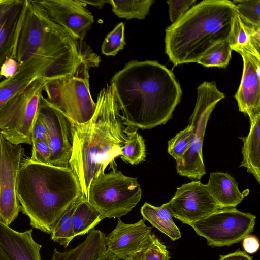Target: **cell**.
I'll use <instances>...</instances> for the list:
<instances>
[{"instance_id": "cell-1", "label": "cell", "mask_w": 260, "mask_h": 260, "mask_svg": "<svg viewBox=\"0 0 260 260\" xmlns=\"http://www.w3.org/2000/svg\"><path fill=\"white\" fill-rule=\"evenodd\" d=\"M111 85L123 125L137 129L166 124L182 94L173 72L155 60L129 61Z\"/></svg>"}, {"instance_id": "cell-2", "label": "cell", "mask_w": 260, "mask_h": 260, "mask_svg": "<svg viewBox=\"0 0 260 260\" xmlns=\"http://www.w3.org/2000/svg\"><path fill=\"white\" fill-rule=\"evenodd\" d=\"M70 122L72 150L69 168L79 180L82 196L87 198L94 178L104 174L109 165L112 170L117 169L115 158L120 156L127 138L111 85L100 91L95 112L88 121Z\"/></svg>"}, {"instance_id": "cell-3", "label": "cell", "mask_w": 260, "mask_h": 260, "mask_svg": "<svg viewBox=\"0 0 260 260\" xmlns=\"http://www.w3.org/2000/svg\"><path fill=\"white\" fill-rule=\"evenodd\" d=\"M16 195L30 226L51 234L82 191L77 177L70 168L25 158L21 160L17 177Z\"/></svg>"}, {"instance_id": "cell-4", "label": "cell", "mask_w": 260, "mask_h": 260, "mask_svg": "<svg viewBox=\"0 0 260 260\" xmlns=\"http://www.w3.org/2000/svg\"><path fill=\"white\" fill-rule=\"evenodd\" d=\"M82 43L53 21L36 1L27 0L14 58L21 64L38 57L52 64L56 78L71 76L82 65L95 67L100 62Z\"/></svg>"}, {"instance_id": "cell-5", "label": "cell", "mask_w": 260, "mask_h": 260, "mask_svg": "<svg viewBox=\"0 0 260 260\" xmlns=\"http://www.w3.org/2000/svg\"><path fill=\"white\" fill-rule=\"evenodd\" d=\"M228 0H205L166 29L165 52L174 66L197 62L216 44L228 40L236 15Z\"/></svg>"}, {"instance_id": "cell-6", "label": "cell", "mask_w": 260, "mask_h": 260, "mask_svg": "<svg viewBox=\"0 0 260 260\" xmlns=\"http://www.w3.org/2000/svg\"><path fill=\"white\" fill-rule=\"evenodd\" d=\"M141 197L137 178L115 169L92 180L87 199L104 218L118 219L131 211Z\"/></svg>"}, {"instance_id": "cell-7", "label": "cell", "mask_w": 260, "mask_h": 260, "mask_svg": "<svg viewBox=\"0 0 260 260\" xmlns=\"http://www.w3.org/2000/svg\"><path fill=\"white\" fill-rule=\"evenodd\" d=\"M224 98V93L218 89L214 82L205 81L198 86L196 103L189 119L192 127L190 146L176 165L180 175L200 180L206 174L202 154L205 130L212 111Z\"/></svg>"}, {"instance_id": "cell-8", "label": "cell", "mask_w": 260, "mask_h": 260, "mask_svg": "<svg viewBox=\"0 0 260 260\" xmlns=\"http://www.w3.org/2000/svg\"><path fill=\"white\" fill-rule=\"evenodd\" d=\"M44 83V78H37L0 110V133L7 141L32 145L31 129Z\"/></svg>"}, {"instance_id": "cell-9", "label": "cell", "mask_w": 260, "mask_h": 260, "mask_svg": "<svg viewBox=\"0 0 260 260\" xmlns=\"http://www.w3.org/2000/svg\"><path fill=\"white\" fill-rule=\"evenodd\" d=\"M256 217L236 208L219 209L193 223L196 234L207 240L208 245L231 246L239 243L254 229Z\"/></svg>"}, {"instance_id": "cell-10", "label": "cell", "mask_w": 260, "mask_h": 260, "mask_svg": "<svg viewBox=\"0 0 260 260\" xmlns=\"http://www.w3.org/2000/svg\"><path fill=\"white\" fill-rule=\"evenodd\" d=\"M24 155L23 147L7 141L0 133V222L8 226L21 211L16 180Z\"/></svg>"}, {"instance_id": "cell-11", "label": "cell", "mask_w": 260, "mask_h": 260, "mask_svg": "<svg viewBox=\"0 0 260 260\" xmlns=\"http://www.w3.org/2000/svg\"><path fill=\"white\" fill-rule=\"evenodd\" d=\"M90 67V65L83 64L73 75L59 77V110L77 124L88 121L96 109V102L89 89L88 71Z\"/></svg>"}, {"instance_id": "cell-12", "label": "cell", "mask_w": 260, "mask_h": 260, "mask_svg": "<svg viewBox=\"0 0 260 260\" xmlns=\"http://www.w3.org/2000/svg\"><path fill=\"white\" fill-rule=\"evenodd\" d=\"M37 113L47 128L51 153L48 164L69 168L72 150V134L70 119L42 96Z\"/></svg>"}, {"instance_id": "cell-13", "label": "cell", "mask_w": 260, "mask_h": 260, "mask_svg": "<svg viewBox=\"0 0 260 260\" xmlns=\"http://www.w3.org/2000/svg\"><path fill=\"white\" fill-rule=\"evenodd\" d=\"M168 204L172 216L189 225L220 209L206 184L200 181L177 187Z\"/></svg>"}, {"instance_id": "cell-14", "label": "cell", "mask_w": 260, "mask_h": 260, "mask_svg": "<svg viewBox=\"0 0 260 260\" xmlns=\"http://www.w3.org/2000/svg\"><path fill=\"white\" fill-rule=\"evenodd\" d=\"M49 17L77 40L83 42L94 21L83 0L36 1Z\"/></svg>"}, {"instance_id": "cell-15", "label": "cell", "mask_w": 260, "mask_h": 260, "mask_svg": "<svg viewBox=\"0 0 260 260\" xmlns=\"http://www.w3.org/2000/svg\"><path fill=\"white\" fill-rule=\"evenodd\" d=\"M145 220L142 219L136 223L127 224L118 218L116 228L105 236L107 249L117 260H125L142 248L150 239L152 228L147 226Z\"/></svg>"}, {"instance_id": "cell-16", "label": "cell", "mask_w": 260, "mask_h": 260, "mask_svg": "<svg viewBox=\"0 0 260 260\" xmlns=\"http://www.w3.org/2000/svg\"><path fill=\"white\" fill-rule=\"evenodd\" d=\"M27 3V0H0V68L7 58H14Z\"/></svg>"}, {"instance_id": "cell-17", "label": "cell", "mask_w": 260, "mask_h": 260, "mask_svg": "<svg viewBox=\"0 0 260 260\" xmlns=\"http://www.w3.org/2000/svg\"><path fill=\"white\" fill-rule=\"evenodd\" d=\"M243 69L242 79L234 97L239 111L248 116L260 112V55L241 52Z\"/></svg>"}, {"instance_id": "cell-18", "label": "cell", "mask_w": 260, "mask_h": 260, "mask_svg": "<svg viewBox=\"0 0 260 260\" xmlns=\"http://www.w3.org/2000/svg\"><path fill=\"white\" fill-rule=\"evenodd\" d=\"M39 77L44 79L56 78L50 62L32 56L20 64L17 72L12 77L0 81V110L9 100Z\"/></svg>"}, {"instance_id": "cell-19", "label": "cell", "mask_w": 260, "mask_h": 260, "mask_svg": "<svg viewBox=\"0 0 260 260\" xmlns=\"http://www.w3.org/2000/svg\"><path fill=\"white\" fill-rule=\"evenodd\" d=\"M32 229L18 232L0 222V249L8 260H42Z\"/></svg>"}, {"instance_id": "cell-20", "label": "cell", "mask_w": 260, "mask_h": 260, "mask_svg": "<svg viewBox=\"0 0 260 260\" xmlns=\"http://www.w3.org/2000/svg\"><path fill=\"white\" fill-rule=\"evenodd\" d=\"M206 186L220 209L236 208L249 193L248 189L241 192L235 178L227 173H211Z\"/></svg>"}, {"instance_id": "cell-21", "label": "cell", "mask_w": 260, "mask_h": 260, "mask_svg": "<svg viewBox=\"0 0 260 260\" xmlns=\"http://www.w3.org/2000/svg\"><path fill=\"white\" fill-rule=\"evenodd\" d=\"M250 131L245 137H239L243 142V160L240 167L246 168L260 183V112L249 116Z\"/></svg>"}, {"instance_id": "cell-22", "label": "cell", "mask_w": 260, "mask_h": 260, "mask_svg": "<svg viewBox=\"0 0 260 260\" xmlns=\"http://www.w3.org/2000/svg\"><path fill=\"white\" fill-rule=\"evenodd\" d=\"M105 234L94 229L89 232L85 240L76 247L60 252L55 249L51 260H95L107 250Z\"/></svg>"}, {"instance_id": "cell-23", "label": "cell", "mask_w": 260, "mask_h": 260, "mask_svg": "<svg viewBox=\"0 0 260 260\" xmlns=\"http://www.w3.org/2000/svg\"><path fill=\"white\" fill-rule=\"evenodd\" d=\"M232 50L260 54V27L245 21L238 14L235 16L228 39Z\"/></svg>"}, {"instance_id": "cell-24", "label": "cell", "mask_w": 260, "mask_h": 260, "mask_svg": "<svg viewBox=\"0 0 260 260\" xmlns=\"http://www.w3.org/2000/svg\"><path fill=\"white\" fill-rule=\"evenodd\" d=\"M144 220L148 221L153 227L168 236L172 241L180 239L181 234L174 223L168 203L156 207L145 203L141 208Z\"/></svg>"}, {"instance_id": "cell-25", "label": "cell", "mask_w": 260, "mask_h": 260, "mask_svg": "<svg viewBox=\"0 0 260 260\" xmlns=\"http://www.w3.org/2000/svg\"><path fill=\"white\" fill-rule=\"evenodd\" d=\"M104 218L82 195L72 216L75 236L88 234Z\"/></svg>"}, {"instance_id": "cell-26", "label": "cell", "mask_w": 260, "mask_h": 260, "mask_svg": "<svg viewBox=\"0 0 260 260\" xmlns=\"http://www.w3.org/2000/svg\"><path fill=\"white\" fill-rule=\"evenodd\" d=\"M153 3V0L108 1L117 17L127 20L145 19Z\"/></svg>"}, {"instance_id": "cell-27", "label": "cell", "mask_w": 260, "mask_h": 260, "mask_svg": "<svg viewBox=\"0 0 260 260\" xmlns=\"http://www.w3.org/2000/svg\"><path fill=\"white\" fill-rule=\"evenodd\" d=\"M125 133L127 138L121 148L120 158L125 162L138 165L144 161L146 157L144 140L136 128H126Z\"/></svg>"}, {"instance_id": "cell-28", "label": "cell", "mask_w": 260, "mask_h": 260, "mask_svg": "<svg viewBox=\"0 0 260 260\" xmlns=\"http://www.w3.org/2000/svg\"><path fill=\"white\" fill-rule=\"evenodd\" d=\"M80 197L63 213L51 234V240L58 243L65 248L68 247L71 241L75 237L73 229L72 216L78 204Z\"/></svg>"}, {"instance_id": "cell-29", "label": "cell", "mask_w": 260, "mask_h": 260, "mask_svg": "<svg viewBox=\"0 0 260 260\" xmlns=\"http://www.w3.org/2000/svg\"><path fill=\"white\" fill-rule=\"evenodd\" d=\"M232 51L228 40L220 42L209 49L197 63L205 67L225 68L231 58Z\"/></svg>"}, {"instance_id": "cell-30", "label": "cell", "mask_w": 260, "mask_h": 260, "mask_svg": "<svg viewBox=\"0 0 260 260\" xmlns=\"http://www.w3.org/2000/svg\"><path fill=\"white\" fill-rule=\"evenodd\" d=\"M170 256L166 246L152 234L142 248L125 260H170Z\"/></svg>"}, {"instance_id": "cell-31", "label": "cell", "mask_w": 260, "mask_h": 260, "mask_svg": "<svg viewBox=\"0 0 260 260\" xmlns=\"http://www.w3.org/2000/svg\"><path fill=\"white\" fill-rule=\"evenodd\" d=\"M192 127L189 125L168 142V152L175 159L176 164L181 161L189 148Z\"/></svg>"}, {"instance_id": "cell-32", "label": "cell", "mask_w": 260, "mask_h": 260, "mask_svg": "<svg viewBox=\"0 0 260 260\" xmlns=\"http://www.w3.org/2000/svg\"><path fill=\"white\" fill-rule=\"evenodd\" d=\"M124 25L118 23L105 37L102 45V52L106 56H115L125 45Z\"/></svg>"}, {"instance_id": "cell-33", "label": "cell", "mask_w": 260, "mask_h": 260, "mask_svg": "<svg viewBox=\"0 0 260 260\" xmlns=\"http://www.w3.org/2000/svg\"><path fill=\"white\" fill-rule=\"evenodd\" d=\"M239 15L246 22L260 27V0L232 1Z\"/></svg>"}, {"instance_id": "cell-34", "label": "cell", "mask_w": 260, "mask_h": 260, "mask_svg": "<svg viewBox=\"0 0 260 260\" xmlns=\"http://www.w3.org/2000/svg\"><path fill=\"white\" fill-rule=\"evenodd\" d=\"M196 2V0L168 1L170 21L172 23L179 19Z\"/></svg>"}, {"instance_id": "cell-35", "label": "cell", "mask_w": 260, "mask_h": 260, "mask_svg": "<svg viewBox=\"0 0 260 260\" xmlns=\"http://www.w3.org/2000/svg\"><path fill=\"white\" fill-rule=\"evenodd\" d=\"M32 146L30 160L36 162L48 164L51 150L48 141H37L32 142Z\"/></svg>"}, {"instance_id": "cell-36", "label": "cell", "mask_w": 260, "mask_h": 260, "mask_svg": "<svg viewBox=\"0 0 260 260\" xmlns=\"http://www.w3.org/2000/svg\"><path fill=\"white\" fill-rule=\"evenodd\" d=\"M31 140L32 143L42 140L48 141L46 126L42 118L37 113L32 126Z\"/></svg>"}, {"instance_id": "cell-37", "label": "cell", "mask_w": 260, "mask_h": 260, "mask_svg": "<svg viewBox=\"0 0 260 260\" xmlns=\"http://www.w3.org/2000/svg\"><path fill=\"white\" fill-rule=\"evenodd\" d=\"M20 64L14 58H7L0 68V75L5 79H9L12 77L17 72Z\"/></svg>"}, {"instance_id": "cell-38", "label": "cell", "mask_w": 260, "mask_h": 260, "mask_svg": "<svg viewBox=\"0 0 260 260\" xmlns=\"http://www.w3.org/2000/svg\"><path fill=\"white\" fill-rule=\"evenodd\" d=\"M242 247L246 253L253 254L259 249V240L254 235H248L242 240Z\"/></svg>"}, {"instance_id": "cell-39", "label": "cell", "mask_w": 260, "mask_h": 260, "mask_svg": "<svg viewBox=\"0 0 260 260\" xmlns=\"http://www.w3.org/2000/svg\"><path fill=\"white\" fill-rule=\"evenodd\" d=\"M219 260H252V257L245 252L238 249L226 255H220Z\"/></svg>"}, {"instance_id": "cell-40", "label": "cell", "mask_w": 260, "mask_h": 260, "mask_svg": "<svg viewBox=\"0 0 260 260\" xmlns=\"http://www.w3.org/2000/svg\"><path fill=\"white\" fill-rule=\"evenodd\" d=\"M95 260H117L115 255L109 250L103 252Z\"/></svg>"}, {"instance_id": "cell-41", "label": "cell", "mask_w": 260, "mask_h": 260, "mask_svg": "<svg viewBox=\"0 0 260 260\" xmlns=\"http://www.w3.org/2000/svg\"><path fill=\"white\" fill-rule=\"evenodd\" d=\"M87 5H92L99 9L102 8L108 1H85L83 0Z\"/></svg>"}, {"instance_id": "cell-42", "label": "cell", "mask_w": 260, "mask_h": 260, "mask_svg": "<svg viewBox=\"0 0 260 260\" xmlns=\"http://www.w3.org/2000/svg\"><path fill=\"white\" fill-rule=\"evenodd\" d=\"M0 260H8L0 249Z\"/></svg>"}]
</instances>
